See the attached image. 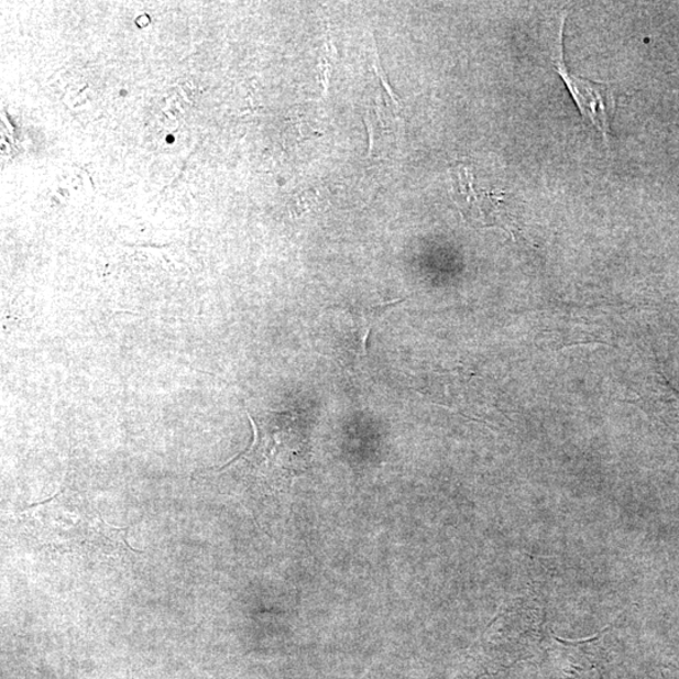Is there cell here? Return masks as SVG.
Returning <instances> with one entry per match:
<instances>
[{"mask_svg": "<svg viewBox=\"0 0 679 679\" xmlns=\"http://www.w3.org/2000/svg\"><path fill=\"white\" fill-rule=\"evenodd\" d=\"M254 439L240 457L266 478L278 481L293 480L307 469L308 439L297 418L275 412L261 413L253 417Z\"/></svg>", "mask_w": 679, "mask_h": 679, "instance_id": "1", "label": "cell"}, {"mask_svg": "<svg viewBox=\"0 0 679 679\" xmlns=\"http://www.w3.org/2000/svg\"><path fill=\"white\" fill-rule=\"evenodd\" d=\"M563 18L560 25L559 56L554 59L557 73L566 83L572 99L576 100L578 108L585 119L593 123L607 144L611 121L615 112V95L611 85L590 81V79L572 75L563 59Z\"/></svg>", "mask_w": 679, "mask_h": 679, "instance_id": "2", "label": "cell"}]
</instances>
